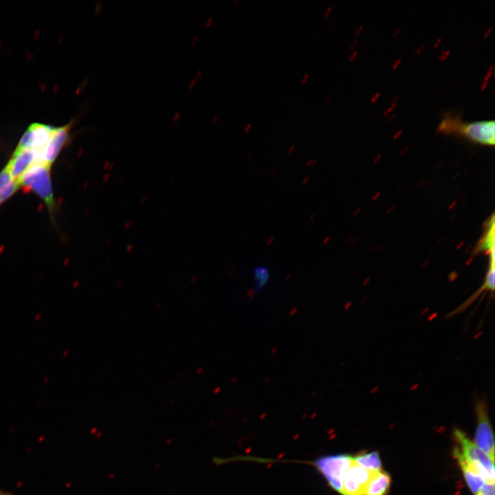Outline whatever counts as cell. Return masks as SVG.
Segmentation results:
<instances>
[{"instance_id":"8fae6325","label":"cell","mask_w":495,"mask_h":495,"mask_svg":"<svg viewBox=\"0 0 495 495\" xmlns=\"http://www.w3.org/2000/svg\"><path fill=\"white\" fill-rule=\"evenodd\" d=\"M19 186L5 167L0 173V204L10 198Z\"/></svg>"},{"instance_id":"5b68a950","label":"cell","mask_w":495,"mask_h":495,"mask_svg":"<svg viewBox=\"0 0 495 495\" xmlns=\"http://www.w3.org/2000/svg\"><path fill=\"white\" fill-rule=\"evenodd\" d=\"M475 411L477 420L475 443L494 461V439L485 398L482 397L476 401Z\"/></svg>"},{"instance_id":"7a4b0ae2","label":"cell","mask_w":495,"mask_h":495,"mask_svg":"<svg viewBox=\"0 0 495 495\" xmlns=\"http://www.w3.org/2000/svg\"><path fill=\"white\" fill-rule=\"evenodd\" d=\"M437 130L441 133L457 134L484 145H493L495 142L494 120L465 122L460 117L446 115L438 125Z\"/></svg>"},{"instance_id":"277c9868","label":"cell","mask_w":495,"mask_h":495,"mask_svg":"<svg viewBox=\"0 0 495 495\" xmlns=\"http://www.w3.org/2000/svg\"><path fill=\"white\" fill-rule=\"evenodd\" d=\"M353 461L351 456L334 454L318 458L315 461V465L330 486L342 494L343 477Z\"/></svg>"},{"instance_id":"9c48e42d","label":"cell","mask_w":495,"mask_h":495,"mask_svg":"<svg viewBox=\"0 0 495 495\" xmlns=\"http://www.w3.org/2000/svg\"><path fill=\"white\" fill-rule=\"evenodd\" d=\"M54 129L40 123H33L28 128L31 138L32 148L36 151L38 155L49 142Z\"/></svg>"},{"instance_id":"ffe728a7","label":"cell","mask_w":495,"mask_h":495,"mask_svg":"<svg viewBox=\"0 0 495 495\" xmlns=\"http://www.w3.org/2000/svg\"><path fill=\"white\" fill-rule=\"evenodd\" d=\"M0 495H10V494H7V493H5V492H0Z\"/></svg>"},{"instance_id":"8992f818","label":"cell","mask_w":495,"mask_h":495,"mask_svg":"<svg viewBox=\"0 0 495 495\" xmlns=\"http://www.w3.org/2000/svg\"><path fill=\"white\" fill-rule=\"evenodd\" d=\"M373 472L357 464L354 461L343 477L342 495H364V492Z\"/></svg>"},{"instance_id":"ac0fdd59","label":"cell","mask_w":495,"mask_h":495,"mask_svg":"<svg viewBox=\"0 0 495 495\" xmlns=\"http://www.w3.org/2000/svg\"><path fill=\"white\" fill-rule=\"evenodd\" d=\"M308 77H309V74H306L302 79V83L305 82V81L308 78Z\"/></svg>"},{"instance_id":"5bb4252c","label":"cell","mask_w":495,"mask_h":495,"mask_svg":"<svg viewBox=\"0 0 495 495\" xmlns=\"http://www.w3.org/2000/svg\"><path fill=\"white\" fill-rule=\"evenodd\" d=\"M464 476V478L468 483L472 492L476 495L482 486L485 484V480L476 473L472 472L468 469L463 464H459Z\"/></svg>"},{"instance_id":"d6986e66","label":"cell","mask_w":495,"mask_h":495,"mask_svg":"<svg viewBox=\"0 0 495 495\" xmlns=\"http://www.w3.org/2000/svg\"><path fill=\"white\" fill-rule=\"evenodd\" d=\"M331 8H332L331 6H329V7L327 8L326 12L324 13V16H327L328 15V14H329V12L331 11Z\"/></svg>"},{"instance_id":"4fadbf2b","label":"cell","mask_w":495,"mask_h":495,"mask_svg":"<svg viewBox=\"0 0 495 495\" xmlns=\"http://www.w3.org/2000/svg\"><path fill=\"white\" fill-rule=\"evenodd\" d=\"M253 291L255 293L261 292L268 283L270 278L269 269L262 265H257L253 270Z\"/></svg>"},{"instance_id":"e0dca14e","label":"cell","mask_w":495,"mask_h":495,"mask_svg":"<svg viewBox=\"0 0 495 495\" xmlns=\"http://www.w3.org/2000/svg\"><path fill=\"white\" fill-rule=\"evenodd\" d=\"M252 126V123H248L244 128V131L247 132L250 128Z\"/></svg>"},{"instance_id":"ba28073f","label":"cell","mask_w":495,"mask_h":495,"mask_svg":"<svg viewBox=\"0 0 495 495\" xmlns=\"http://www.w3.org/2000/svg\"><path fill=\"white\" fill-rule=\"evenodd\" d=\"M38 153L32 148H16L6 168L17 182L22 174L37 160Z\"/></svg>"},{"instance_id":"7402d4cb","label":"cell","mask_w":495,"mask_h":495,"mask_svg":"<svg viewBox=\"0 0 495 495\" xmlns=\"http://www.w3.org/2000/svg\"><path fill=\"white\" fill-rule=\"evenodd\" d=\"M238 1H239V0H235L234 3H237Z\"/></svg>"},{"instance_id":"6da1fadb","label":"cell","mask_w":495,"mask_h":495,"mask_svg":"<svg viewBox=\"0 0 495 495\" xmlns=\"http://www.w3.org/2000/svg\"><path fill=\"white\" fill-rule=\"evenodd\" d=\"M453 434L459 445L453 450L458 463L481 476L485 482L494 483V461L461 430L455 429Z\"/></svg>"},{"instance_id":"9a60e30c","label":"cell","mask_w":495,"mask_h":495,"mask_svg":"<svg viewBox=\"0 0 495 495\" xmlns=\"http://www.w3.org/2000/svg\"><path fill=\"white\" fill-rule=\"evenodd\" d=\"M490 226L483 240L481 241L478 249L481 251H491L494 249V216L490 221Z\"/></svg>"},{"instance_id":"3957f363","label":"cell","mask_w":495,"mask_h":495,"mask_svg":"<svg viewBox=\"0 0 495 495\" xmlns=\"http://www.w3.org/2000/svg\"><path fill=\"white\" fill-rule=\"evenodd\" d=\"M50 167L49 164L36 161L19 178L17 184L25 191L36 194L52 216L56 210V202L51 185Z\"/></svg>"},{"instance_id":"2e32d148","label":"cell","mask_w":495,"mask_h":495,"mask_svg":"<svg viewBox=\"0 0 495 495\" xmlns=\"http://www.w3.org/2000/svg\"><path fill=\"white\" fill-rule=\"evenodd\" d=\"M476 495H494V483L485 482Z\"/></svg>"},{"instance_id":"52a82bcc","label":"cell","mask_w":495,"mask_h":495,"mask_svg":"<svg viewBox=\"0 0 495 495\" xmlns=\"http://www.w3.org/2000/svg\"><path fill=\"white\" fill-rule=\"evenodd\" d=\"M71 126L69 124L55 128L49 142L38 155L36 161L52 166L69 139Z\"/></svg>"},{"instance_id":"30bf717a","label":"cell","mask_w":495,"mask_h":495,"mask_svg":"<svg viewBox=\"0 0 495 495\" xmlns=\"http://www.w3.org/2000/svg\"><path fill=\"white\" fill-rule=\"evenodd\" d=\"M391 483L390 475L382 470L373 472L366 487L364 495H387Z\"/></svg>"},{"instance_id":"7c38bea8","label":"cell","mask_w":495,"mask_h":495,"mask_svg":"<svg viewBox=\"0 0 495 495\" xmlns=\"http://www.w3.org/2000/svg\"><path fill=\"white\" fill-rule=\"evenodd\" d=\"M353 460L368 470L377 472L382 470V462L377 452L361 453L353 456Z\"/></svg>"},{"instance_id":"44dd1931","label":"cell","mask_w":495,"mask_h":495,"mask_svg":"<svg viewBox=\"0 0 495 495\" xmlns=\"http://www.w3.org/2000/svg\"><path fill=\"white\" fill-rule=\"evenodd\" d=\"M330 99H331V96H329V98H327V100L325 102V103L327 104Z\"/></svg>"}]
</instances>
